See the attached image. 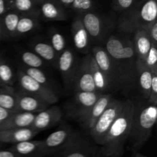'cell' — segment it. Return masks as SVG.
I'll list each match as a JSON object with an SVG mask.
<instances>
[{"mask_svg": "<svg viewBox=\"0 0 157 157\" xmlns=\"http://www.w3.org/2000/svg\"><path fill=\"white\" fill-rule=\"evenodd\" d=\"M1 144H1V143H0V146H1Z\"/></svg>", "mask_w": 157, "mask_h": 157, "instance_id": "49", "label": "cell"}, {"mask_svg": "<svg viewBox=\"0 0 157 157\" xmlns=\"http://www.w3.org/2000/svg\"><path fill=\"white\" fill-rule=\"evenodd\" d=\"M73 87L75 92H98L90 72L89 55H86L78 64Z\"/></svg>", "mask_w": 157, "mask_h": 157, "instance_id": "10", "label": "cell"}, {"mask_svg": "<svg viewBox=\"0 0 157 157\" xmlns=\"http://www.w3.org/2000/svg\"><path fill=\"white\" fill-rule=\"evenodd\" d=\"M9 150L19 157L42 156V140H27L15 144Z\"/></svg>", "mask_w": 157, "mask_h": 157, "instance_id": "21", "label": "cell"}, {"mask_svg": "<svg viewBox=\"0 0 157 157\" xmlns=\"http://www.w3.org/2000/svg\"><path fill=\"white\" fill-rule=\"evenodd\" d=\"M147 102L154 105L157 104V72H152L151 88Z\"/></svg>", "mask_w": 157, "mask_h": 157, "instance_id": "37", "label": "cell"}, {"mask_svg": "<svg viewBox=\"0 0 157 157\" xmlns=\"http://www.w3.org/2000/svg\"><path fill=\"white\" fill-rule=\"evenodd\" d=\"M36 113H28V112H18L15 113L3 123L5 130L10 129L30 128L35 120Z\"/></svg>", "mask_w": 157, "mask_h": 157, "instance_id": "23", "label": "cell"}, {"mask_svg": "<svg viewBox=\"0 0 157 157\" xmlns=\"http://www.w3.org/2000/svg\"><path fill=\"white\" fill-rule=\"evenodd\" d=\"M133 157H144V156H142V155L140 154V153H137V154L135 155V156Z\"/></svg>", "mask_w": 157, "mask_h": 157, "instance_id": "47", "label": "cell"}, {"mask_svg": "<svg viewBox=\"0 0 157 157\" xmlns=\"http://www.w3.org/2000/svg\"><path fill=\"white\" fill-rule=\"evenodd\" d=\"M135 5L134 0H112V6L117 12H124Z\"/></svg>", "mask_w": 157, "mask_h": 157, "instance_id": "36", "label": "cell"}, {"mask_svg": "<svg viewBox=\"0 0 157 157\" xmlns=\"http://www.w3.org/2000/svg\"><path fill=\"white\" fill-rule=\"evenodd\" d=\"M49 104L40 98L25 92H17V111L39 113L48 108Z\"/></svg>", "mask_w": 157, "mask_h": 157, "instance_id": "15", "label": "cell"}, {"mask_svg": "<svg viewBox=\"0 0 157 157\" xmlns=\"http://www.w3.org/2000/svg\"><path fill=\"white\" fill-rule=\"evenodd\" d=\"M3 123H4V122H1V121H0V131H1V130H4V127H3Z\"/></svg>", "mask_w": 157, "mask_h": 157, "instance_id": "45", "label": "cell"}, {"mask_svg": "<svg viewBox=\"0 0 157 157\" xmlns=\"http://www.w3.org/2000/svg\"><path fill=\"white\" fill-rule=\"evenodd\" d=\"M20 58H21V61L27 67L40 69L44 66V61L35 52H30V51L21 52L20 54Z\"/></svg>", "mask_w": 157, "mask_h": 157, "instance_id": "31", "label": "cell"}, {"mask_svg": "<svg viewBox=\"0 0 157 157\" xmlns=\"http://www.w3.org/2000/svg\"><path fill=\"white\" fill-rule=\"evenodd\" d=\"M146 65L152 72H157V47L152 44L146 59L144 61Z\"/></svg>", "mask_w": 157, "mask_h": 157, "instance_id": "34", "label": "cell"}, {"mask_svg": "<svg viewBox=\"0 0 157 157\" xmlns=\"http://www.w3.org/2000/svg\"><path fill=\"white\" fill-rule=\"evenodd\" d=\"M135 104L131 128L127 140L130 146L139 149L149 140L157 118V107L154 104L139 106Z\"/></svg>", "mask_w": 157, "mask_h": 157, "instance_id": "3", "label": "cell"}, {"mask_svg": "<svg viewBox=\"0 0 157 157\" xmlns=\"http://www.w3.org/2000/svg\"><path fill=\"white\" fill-rule=\"evenodd\" d=\"M35 0H10V10L20 15H39V10Z\"/></svg>", "mask_w": 157, "mask_h": 157, "instance_id": "25", "label": "cell"}, {"mask_svg": "<svg viewBox=\"0 0 157 157\" xmlns=\"http://www.w3.org/2000/svg\"><path fill=\"white\" fill-rule=\"evenodd\" d=\"M17 78L20 87L24 90L23 92L40 98L49 105L58 102V97L52 88H48L40 84L26 75L20 67L17 72Z\"/></svg>", "mask_w": 157, "mask_h": 157, "instance_id": "7", "label": "cell"}, {"mask_svg": "<svg viewBox=\"0 0 157 157\" xmlns=\"http://www.w3.org/2000/svg\"><path fill=\"white\" fill-rule=\"evenodd\" d=\"M61 110L57 106H54L36 113L30 128L38 133L40 131L47 130L55 126L61 121Z\"/></svg>", "mask_w": 157, "mask_h": 157, "instance_id": "13", "label": "cell"}, {"mask_svg": "<svg viewBox=\"0 0 157 157\" xmlns=\"http://www.w3.org/2000/svg\"><path fill=\"white\" fill-rule=\"evenodd\" d=\"M10 10V0H0V18Z\"/></svg>", "mask_w": 157, "mask_h": 157, "instance_id": "39", "label": "cell"}, {"mask_svg": "<svg viewBox=\"0 0 157 157\" xmlns=\"http://www.w3.org/2000/svg\"><path fill=\"white\" fill-rule=\"evenodd\" d=\"M105 50L124 80L126 91L136 87V57L133 40L126 35H112L106 43Z\"/></svg>", "mask_w": 157, "mask_h": 157, "instance_id": "1", "label": "cell"}, {"mask_svg": "<svg viewBox=\"0 0 157 157\" xmlns=\"http://www.w3.org/2000/svg\"><path fill=\"white\" fill-rule=\"evenodd\" d=\"M20 68H21L26 75H29V77H31L32 79H34L35 81L39 83L40 84H41V85L44 86V87H48V88H52L48 79L46 75H44V73L41 70V69L32 68V67H21Z\"/></svg>", "mask_w": 157, "mask_h": 157, "instance_id": "32", "label": "cell"}, {"mask_svg": "<svg viewBox=\"0 0 157 157\" xmlns=\"http://www.w3.org/2000/svg\"><path fill=\"white\" fill-rule=\"evenodd\" d=\"M12 114L13 113L0 107V121L1 122H5L7 121Z\"/></svg>", "mask_w": 157, "mask_h": 157, "instance_id": "40", "label": "cell"}, {"mask_svg": "<svg viewBox=\"0 0 157 157\" xmlns=\"http://www.w3.org/2000/svg\"><path fill=\"white\" fill-rule=\"evenodd\" d=\"M0 86H1V84H0Z\"/></svg>", "mask_w": 157, "mask_h": 157, "instance_id": "50", "label": "cell"}, {"mask_svg": "<svg viewBox=\"0 0 157 157\" xmlns=\"http://www.w3.org/2000/svg\"><path fill=\"white\" fill-rule=\"evenodd\" d=\"M79 16L89 35L96 39L102 38L107 25L102 17L91 12L81 13Z\"/></svg>", "mask_w": 157, "mask_h": 157, "instance_id": "16", "label": "cell"}, {"mask_svg": "<svg viewBox=\"0 0 157 157\" xmlns=\"http://www.w3.org/2000/svg\"><path fill=\"white\" fill-rule=\"evenodd\" d=\"M0 107L12 113L17 111V92L10 86L0 87Z\"/></svg>", "mask_w": 157, "mask_h": 157, "instance_id": "24", "label": "cell"}, {"mask_svg": "<svg viewBox=\"0 0 157 157\" xmlns=\"http://www.w3.org/2000/svg\"><path fill=\"white\" fill-rule=\"evenodd\" d=\"M20 16L21 15L18 12L9 10L1 17L6 36L13 37L16 35V28Z\"/></svg>", "mask_w": 157, "mask_h": 157, "instance_id": "28", "label": "cell"}, {"mask_svg": "<svg viewBox=\"0 0 157 157\" xmlns=\"http://www.w3.org/2000/svg\"><path fill=\"white\" fill-rule=\"evenodd\" d=\"M78 64L79 62L76 60L75 54L71 49L66 48L58 55L56 67H58L64 84L67 86H73Z\"/></svg>", "mask_w": 157, "mask_h": 157, "instance_id": "11", "label": "cell"}, {"mask_svg": "<svg viewBox=\"0 0 157 157\" xmlns=\"http://www.w3.org/2000/svg\"><path fill=\"white\" fill-rule=\"evenodd\" d=\"M6 36V34H5L4 28H3L2 22L1 18H0V41L3 39V38Z\"/></svg>", "mask_w": 157, "mask_h": 157, "instance_id": "43", "label": "cell"}, {"mask_svg": "<svg viewBox=\"0 0 157 157\" xmlns=\"http://www.w3.org/2000/svg\"><path fill=\"white\" fill-rule=\"evenodd\" d=\"M69 128L57 130L42 140V156L48 153H55L65 148L76 136Z\"/></svg>", "mask_w": 157, "mask_h": 157, "instance_id": "8", "label": "cell"}, {"mask_svg": "<svg viewBox=\"0 0 157 157\" xmlns=\"http://www.w3.org/2000/svg\"><path fill=\"white\" fill-rule=\"evenodd\" d=\"M57 153L56 157H97L99 148L78 135L65 148Z\"/></svg>", "mask_w": 157, "mask_h": 157, "instance_id": "9", "label": "cell"}, {"mask_svg": "<svg viewBox=\"0 0 157 157\" xmlns=\"http://www.w3.org/2000/svg\"><path fill=\"white\" fill-rule=\"evenodd\" d=\"M147 30L151 40L152 44L157 47V21L150 24L147 28Z\"/></svg>", "mask_w": 157, "mask_h": 157, "instance_id": "38", "label": "cell"}, {"mask_svg": "<svg viewBox=\"0 0 157 157\" xmlns=\"http://www.w3.org/2000/svg\"><path fill=\"white\" fill-rule=\"evenodd\" d=\"M92 56L104 75L109 90H125L124 80L121 73L104 48L95 46L92 48Z\"/></svg>", "mask_w": 157, "mask_h": 157, "instance_id": "5", "label": "cell"}, {"mask_svg": "<svg viewBox=\"0 0 157 157\" xmlns=\"http://www.w3.org/2000/svg\"><path fill=\"white\" fill-rule=\"evenodd\" d=\"M97 157H119V156H103V155L100 154V153H98V155L97 156Z\"/></svg>", "mask_w": 157, "mask_h": 157, "instance_id": "46", "label": "cell"}, {"mask_svg": "<svg viewBox=\"0 0 157 157\" xmlns=\"http://www.w3.org/2000/svg\"><path fill=\"white\" fill-rule=\"evenodd\" d=\"M71 7L76 12H80V14L84 12H90L93 7V1L92 0H74Z\"/></svg>", "mask_w": 157, "mask_h": 157, "instance_id": "35", "label": "cell"}, {"mask_svg": "<svg viewBox=\"0 0 157 157\" xmlns=\"http://www.w3.org/2000/svg\"><path fill=\"white\" fill-rule=\"evenodd\" d=\"M124 105V101L112 98L109 105L89 133L95 144L99 146L103 144L109 129L121 112Z\"/></svg>", "mask_w": 157, "mask_h": 157, "instance_id": "6", "label": "cell"}, {"mask_svg": "<svg viewBox=\"0 0 157 157\" xmlns=\"http://www.w3.org/2000/svg\"><path fill=\"white\" fill-rule=\"evenodd\" d=\"M112 98H113L110 94H103L99 97L93 107L79 121L84 130L90 133L98 121V118L101 116V114L104 113L105 109L109 105Z\"/></svg>", "mask_w": 157, "mask_h": 157, "instance_id": "14", "label": "cell"}, {"mask_svg": "<svg viewBox=\"0 0 157 157\" xmlns=\"http://www.w3.org/2000/svg\"><path fill=\"white\" fill-rule=\"evenodd\" d=\"M38 133L31 128L10 129L0 131L1 144H18L23 141L31 140Z\"/></svg>", "mask_w": 157, "mask_h": 157, "instance_id": "18", "label": "cell"}, {"mask_svg": "<svg viewBox=\"0 0 157 157\" xmlns=\"http://www.w3.org/2000/svg\"><path fill=\"white\" fill-rule=\"evenodd\" d=\"M101 95L99 92H75L71 110L72 116L80 121L93 107Z\"/></svg>", "mask_w": 157, "mask_h": 157, "instance_id": "12", "label": "cell"}, {"mask_svg": "<svg viewBox=\"0 0 157 157\" xmlns=\"http://www.w3.org/2000/svg\"><path fill=\"white\" fill-rule=\"evenodd\" d=\"M0 157H19L14 152L9 150H0Z\"/></svg>", "mask_w": 157, "mask_h": 157, "instance_id": "41", "label": "cell"}, {"mask_svg": "<svg viewBox=\"0 0 157 157\" xmlns=\"http://www.w3.org/2000/svg\"><path fill=\"white\" fill-rule=\"evenodd\" d=\"M71 34L75 48L81 52H87L89 45V35L84 29L79 15L75 18L72 23Z\"/></svg>", "mask_w": 157, "mask_h": 157, "instance_id": "20", "label": "cell"}, {"mask_svg": "<svg viewBox=\"0 0 157 157\" xmlns=\"http://www.w3.org/2000/svg\"><path fill=\"white\" fill-rule=\"evenodd\" d=\"M15 82L13 71L4 59L0 58V84L1 86L12 87Z\"/></svg>", "mask_w": 157, "mask_h": 157, "instance_id": "30", "label": "cell"}, {"mask_svg": "<svg viewBox=\"0 0 157 157\" xmlns=\"http://www.w3.org/2000/svg\"><path fill=\"white\" fill-rule=\"evenodd\" d=\"M134 1H135V4H136V3L140 2L143 1V0H134Z\"/></svg>", "mask_w": 157, "mask_h": 157, "instance_id": "48", "label": "cell"}, {"mask_svg": "<svg viewBox=\"0 0 157 157\" xmlns=\"http://www.w3.org/2000/svg\"><path fill=\"white\" fill-rule=\"evenodd\" d=\"M136 86L143 98L147 101L150 93L152 83V71L141 60L136 61Z\"/></svg>", "mask_w": 157, "mask_h": 157, "instance_id": "17", "label": "cell"}, {"mask_svg": "<svg viewBox=\"0 0 157 157\" xmlns=\"http://www.w3.org/2000/svg\"><path fill=\"white\" fill-rule=\"evenodd\" d=\"M144 157H145V156H144Z\"/></svg>", "mask_w": 157, "mask_h": 157, "instance_id": "51", "label": "cell"}, {"mask_svg": "<svg viewBox=\"0 0 157 157\" xmlns=\"http://www.w3.org/2000/svg\"><path fill=\"white\" fill-rule=\"evenodd\" d=\"M133 33L135 34L133 43L137 59L144 61L151 48V40L149 36L147 29H139Z\"/></svg>", "mask_w": 157, "mask_h": 157, "instance_id": "22", "label": "cell"}, {"mask_svg": "<svg viewBox=\"0 0 157 157\" xmlns=\"http://www.w3.org/2000/svg\"><path fill=\"white\" fill-rule=\"evenodd\" d=\"M38 16L21 15L16 28V35H23L32 32L38 24Z\"/></svg>", "mask_w": 157, "mask_h": 157, "instance_id": "29", "label": "cell"}, {"mask_svg": "<svg viewBox=\"0 0 157 157\" xmlns=\"http://www.w3.org/2000/svg\"><path fill=\"white\" fill-rule=\"evenodd\" d=\"M50 44L58 55H61L66 49V40L58 31L52 29L50 31Z\"/></svg>", "mask_w": 157, "mask_h": 157, "instance_id": "33", "label": "cell"}, {"mask_svg": "<svg viewBox=\"0 0 157 157\" xmlns=\"http://www.w3.org/2000/svg\"><path fill=\"white\" fill-rule=\"evenodd\" d=\"M32 49L34 52L38 55L43 61H45L52 65L56 66L58 55L49 43L43 42V41L37 42L34 44Z\"/></svg>", "mask_w": 157, "mask_h": 157, "instance_id": "27", "label": "cell"}, {"mask_svg": "<svg viewBox=\"0 0 157 157\" xmlns=\"http://www.w3.org/2000/svg\"><path fill=\"white\" fill-rule=\"evenodd\" d=\"M46 1H48V0H35V2L37 3V4H41V3H42V2H46Z\"/></svg>", "mask_w": 157, "mask_h": 157, "instance_id": "44", "label": "cell"}, {"mask_svg": "<svg viewBox=\"0 0 157 157\" xmlns=\"http://www.w3.org/2000/svg\"><path fill=\"white\" fill-rule=\"evenodd\" d=\"M39 15L51 21H64L67 16L63 6L57 0H48L40 4Z\"/></svg>", "mask_w": 157, "mask_h": 157, "instance_id": "19", "label": "cell"}, {"mask_svg": "<svg viewBox=\"0 0 157 157\" xmlns=\"http://www.w3.org/2000/svg\"><path fill=\"white\" fill-rule=\"evenodd\" d=\"M135 104L132 100L124 101L122 110L107 132L99 153L107 156L121 157L124 152V144L128 139L134 113Z\"/></svg>", "mask_w": 157, "mask_h": 157, "instance_id": "2", "label": "cell"}, {"mask_svg": "<svg viewBox=\"0 0 157 157\" xmlns=\"http://www.w3.org/2000/svg\"><path fill=\"white\" fill-rule=\"evenodd\" d=\"M157 0H143L131 9L122 12L118 20V29L125 33H132L139 29H147L156 21Z\"/></svg>", "mask_w": 157, "mask_h": 157, "instance_id": "4", "label": "cell"}, {"mask_svg": "<svg viewBox=\"0 0 157 157\" xmlns=\"http://www.w3.org/2000/svg\"><path fill=\"white\" fill-rule=\"evenodd\" d=\"M89 64H90V72H91L92 77L94 81L95 87L98 91L101 94H105L106 91H109V87L105 77L97 64L92 55H89Z\"/></svg>", "mask_w": 157, "mask_h": 157, "instance_id": "26", "label": "cell"}, {"mask_svg": "<svg viewBox=\"0 0 157 157\" xmlns=\"http://www.w3.org/2000/svg\"><path fill=\"white\" fill-rule=\"evenodd\" d=\"M62 6H71L74 0H57Z\"/></svg>", "mask_w": 157, "mask_h": 157, "instance_id": "42", "label": "cell"}]
</instances>
